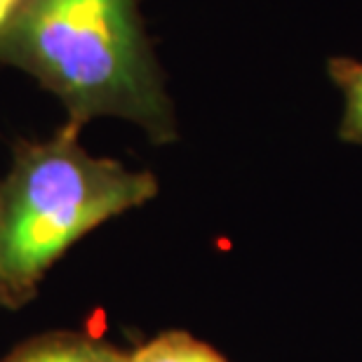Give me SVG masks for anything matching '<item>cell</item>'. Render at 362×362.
<instances>
[{"instance_id":"6","label":"cell","mask_w":362,"mask_h":362,"mask_svg":"<svg viewBox=\"0 0 362 362\" xmlns=\"http://www.w3.org/2000/svg\"><path fill=\"white\" fill-rule=\"evenodd\" d=\"M24 3L26 0H0V35L10 28V24L19 14L21 7H24Z\"/></svg>"},{"instance_id":"1","label":"cell","mask_w":362,"mask_h":362,"mask_svg":"<svg viewBox=\"0 0 362 362\" xmlns=\"http://www.w3.org/2000/svg\"><path fill=\"white\" fill-rule=\"evenodd\" d=\"M144 0H26L0 35V64L54 94L69 122L122 118L153 144L177 139V113L141 14Z\"/></svg>"},{"instance_id":"2","label":"cell","mask_w":362,"mask_h":362,"mask_svg":"<svg viewBox=\"0 0 362 362\" xmlns=\"http://www.w3.org/2000/svg\"><path fill=\"white\" fill-rule=\"evenodd\" d=\"M81 129L66 120L49 139L14 144L0 181V306L10 310L35 299L47 271L81 238L158 195L151 172L90 156Z\"/></svg>"},{"instance_id":"4","label":"cell","mask_w":362,"mask_h":362,"mask_svg":"<svg viewBox=\"0 0 362 362\" xmlns=\"http://www.w3.org/2000/svg\"><path fill=\"white\" fill-rule=\"evenodd\" d=\"M327 76L344 97L339 136L341 141L362 146V62L353 57H332Z\"/></svg>"},{"instance_id":"5","label":"cell","mask_w":362,"mask_h":362,"mask_svg":"<svg viewBox=\"0 0 362 362\" xmlns=\"http://www.w3.org/2000/svg\"><path fill=\"white\" fill-rule=\"evenodd\" d=\"M127 362H228L219 351L186 332H163L127 353Z\"/></svg>"},{"instance_id":"3","label":"cell","mask_w":362,"mask_h":362,"mask_svg":"<svg viewBox=\"0 0 362 362\" xmlns=\"http://www.w3.org/2000/svg\"><path fill=\"white\" fill-rule=\"evenodd\" d=\"M0 362H127V353L88 332H47L19 344Z\"/></svg>"}]
</instances>
